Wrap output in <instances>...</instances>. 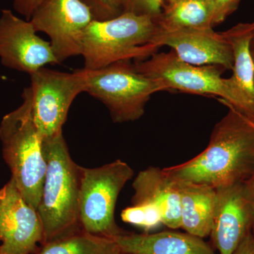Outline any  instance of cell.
<instances>
[{
	"mask_svg": "<svg viewBox=\"0 0 254 254\" xmlns=\"http://www.w3.org/2000/svg\"><path fill=\"white\" fill-rule=\"evenodd\" d=\"M219 100L229 111L214 127L207 148L186 163L163 169L175 181L217 189L246 183L254 175V127L244 114Z\"/></svg>",
	"mask_w": 254,
	"mask_h": 254,
	"instance_id": "cell-1",
	"label": "cell"
},
{
	"mask_svg": "<svg viewBox=\"0 0 254 254\" xmlns=\"http://www.w3.org/2000/svg\"><path fill=\"white\" fill-rule=\"evenodd\" d=\"M43 151L46 173L37 211L46 244L82 230L78 216L80 166L71 159L63 133L43 139Z\"/></svg>",
	"mask_w": 254,
	"mask_h": 254,
	"instance_id": "cell-2",
	"label": "cell"
},
{
	"mask_svg": "<svg viewBox=\"0 0 254 254\" xmlns=\"http://www.w3.org/2000/svg\"><path fill=\"white\" fill-rule=\"evenodd\" d=\"M23 103L5 115L0 123V141L11 180L23 198L35 209L41 200L46 173L43 138L37 128L31 110L28 88Z\"/></svg>",
	"mask_w": 254,
	"mask_h": 254,
	"instance_id": "cell-3",
	"label": "cell"
},
{
	"mask_svg": "<svg viewBox=\"0 0 254 254\" xmlns=\"http://www.w3.org/2000/svg\"><path fill=\"white\" fill-rule=\"evenodd\" d=\"M155 18L124 12L106 21H92L83 33L84 68L98 69L120 61H140L160 49L152 44Z\"/></svg>",
	"mask_w": 254,
	"mask_h": 254,
	"instance_id": "cell-4",
	"label": "cell"
},
{
	"mask_svg": "<svg viewBox=\"0 0 254 254\" xmlns=\"http://www.w3.org/2000/svg\"><path fill=\"white\" fill-rule=\"evenodd\" d=\"M138 72L160 83L165 91H178L220 97L247 118L253 111L231 77H222L225 68L215 65L195 66L180 59L173 50L157 53L144 60L135 61Z\"/></svg>",
	"mask_w": 254,
	"mask_h": 254,
	"instance_id": "cell-5",
	"label": "cell"
},
{
	"mask_svg": "<svg viewBox=\"0 0 254 254\" xmlns=\"http://www.w3.org/2000/svg\"><path fill=\"white\" fill-rule=\"evenodd\" d=\"M85 92L100 100L115 123L143 116L150 97L163 91L160 83L138 72L131 61H120L98 69H86Z\"/></svg>",
	"mask_w": 254,
	"mask_h": 254,
	"instance_id": "cell-6",
	"label": "cell"
},
{
	"mask_svg": "<svg viewBox=\"0 0 254 254\" xmlns=\"http://www.w3.org/2000/svg\"><path fill=\"white\" fill-rule=\"evenodd\" d=\"M133 176L131 167L121 160L99 168L80 166L78 216L83 231L112 239L123 233L115 222V206Z\"/></svg>",
	"mask_w": 254,
	"mask_h": 254,
	"instance_id": "cell-7",
	"label": "cell"
},
{
	"mask_svg": "<svg viewBox=\"0 0 254 254\" xmlns=\"http://www.w3.org/2000/svg\"><path fill=\"white\" fill-rule=\"evenodd\" d=\"M33 120L43 139L63 133L73 100L85 92L83 68L72 73L42 67L30 74Z\"/></svg>",
	"mask_w": 254,
	"mask_h": 254,
	"instance_id": "cell-8",
	"label": "cell"
},
{
	"mask_svg": "<svg viewBox=\"0 0 254 254\" xmlns=\"http://www.w3.org/2000/svg\"><path fill=\"white\" fill-rule=\"evenodd\" d=\"M95 18L81 0H41L29 20L35 31L43 32L58 64L81 55L83 33Z\"/></svg>",
	"mask_w": 254,
	"mask_h": 254,
	"instance_id": "cell-9",
	"label": "cell"
},
{
	"mask_svg": "<svg viewBox=\"0 0 254 254\" xmlns=\"http://www.w3.org/2000/svg\"><path fill=\"white\" fill-rule=\"evenodd\" d=\"M44 244L38 211L10 179L0 188V254H35Z\"/></svg>",
	"mask_w": 254,
	"mask_h": 254,
	"instance_id": "cell-10",
	"label": "cell"
},
{
	"mask_svg": "<svg viewBox=\"0 0 254 254\" xmlns=\"http://www.w3.org/2000/svg\"><path fill=\"white\" fill-rule=\"evenodd\" d=\"M30 21L9 9L0 16V61L6 67L28 74L58 64L50 42L36 34Z\"/></svg>",
	"mask_w": 254,
	"mask_h": 254,
	"instance_id": "cell-11",
	"label": "cell"
},
{
	"mask_svg": "<svg viewBox=\"0 0 254 254\" xmlns=\"http://www.w3.org/2000/svg\"><path fill=\"white\" fill-rule=\"evenodd\" d=\"M210 236L219 254H233L244 237L254 230V205L245 183L216 189Z\"/></svg>",
	"mask_w": 254,
	"mask_h": 254,
	"instance_id": "cell-12",
	"label": "cell"
},
{
	"mask_svg": "<svg viewBox=\"0 0 254 254\" xmlns=\"http://www.w3.org/2000/svg\"><path fill=\"white\" fill-rule=\"evenodd\" d=\"M152 44L160 48L170 47L180 59L190 64L233 69L231 46L223 33L214 31L213 28L168 30L157 26Z\"/></svg>",
	"mask_w": 254,
	"mask_h": 254,
	"instance_id": "cell-13",
	"label": "cell"
},
{
	"mask_svg": "<svg viewBox=\"0 0 254 254\" xmlns=\"http://www.w3.org/2000/svg\"><path fill=\"white\" fill-rule=\"evenodd\" d=\"M132 187L134 190L132 203L154 205L162 214L164 225L173 230L181 227L178 187L163 169L149 167L142 170L137 175Z\"/></svg>",
	"mask_w": 254,
	"mask_h": 254,
	"instance_id": "cell-14",
	"label": "cell"
},
{
	"mask_svg": "<svg viewBox=\"0 0 254 254\" xmlns=\"http://www.w3.org/2000/svg\"><path fill=\"white\" fill-rule=\"evenodd\" d=\"M114 240L123 253L131 254H217L200 237L189 233H122Z\"/></svg>",
	"mask_w": 254,
	"mask_h": 254,
	"instance_id": "cell-15",
	"label": "cell"
},
{
	"mask_svg": "<svg viewBox=\"0 0 254 254\" xmlns=\"http://www.w3.org/2000/svg\"><path fill=\"white\" fill-rule=\"evenodd\" d=\"M180 195L181 228L193 236L210 235L216 206V189L177 182Z\"/></svg>",
	"mask_w": 254,
	"mask_h": 254,
	"instance_id": "cell-16",
	"label": "cell"
},
{
	"mask_svg": "<svg viewBox=\"0 0 254 254\" xmlns=\"http://www.w3.org/2000/svg\"><path fill=\"white\" fill-rule=\"evenodd\" d=\"M231 46L233 55V74L235 84L248 102L254 118V62L252 57V40L254 38V21L240 23L222 32Z\"/></svg>",
	"mask_w": 254,
	"mask_h": 254,
	"instance_id": "cell-17",
	"label": "cell"
},
{
	"mask_svg": "<svg viewBox=\"0 0 254 254\" xmlns=\"http://www.w3.org/2000/svg\"><path fill=\"white\" fill-rule=\"evenodd\" d=\"M213 0H180L163 5L155 21L164 29H205L213 28Z\"/></svg>",
	"mask_w": 254,
	"mask_h": 254,
	"instance_id": "cell-18",
	"label": "cell"
},
{
	"mask_svg": "<svg viewBox=\"0 0 254 254\" xmlns=\"http://www.w3.org/2000/svg\"><path fill=\"white\" fill-rule=\"evenodd\" d=\"M114 239L83 230L45 244L35 254H121Z\"/></svg>",
	"mask_w": 254,
	"mask_h": 254,
	"instance_id": "cell-19",
	"label": "cell"
},
{
	"mask_svg": "<svg viewBox=\"0 0 254 254\" xmlns=\"http://www.w3.org/2000/svg\"><path fill=\"white\" fill-rule=\"evenodd\" d=\"M121 218L123 222L145 231L155 230L163 225L160 210L155 205L148 203H132L131 206L122 211Z\"/></svg>",
	"mask_w": 254,
	"mask_h": 254,
	"instance_id": "cell-20",
	"label": "cell"
},
{
	"mask_svg": "<svg viewBox=\"0 0 254 254\" xmlns=\"http://www.w3.org/2000/svg\"><path fill=\"white\" fill-rule=\"evenodd\" d=\"M91 9L95 20L106 21L123 13V0H81Z\"/></svg>",
	"mask_w": 254,
	"mask_h": 254,
	"instance_id": "cell-21",
	"label": "cell"
},
{
	"mask_svg": "<svg viewBox=\"0 0 254 254\" xmlns=\"http://www.w3.org/2000/svg\"><path fill=\"white\" fill-rule=\"evenodd\" d=\"M164 0H123L124 12L157 18L161 14Z\"/></svg>",
	"mask_w": 254,
	"mask_h": 254,
	"instance_id": "cell-22",
	"label": "cell"
},
{
	"mask_svg": "<svg viewBox=\"0 0 254 254\" xmlns=\"http://www.w3.org/2000/svg\"><path fill=\"white\" fill-rule=\"evenodd\" d=\"M242 0H213V27L223 23L238 9Z\"/></svg>",
	"mask_w": 254,
	"mask_h": 254,
	"instance_id": "cell-23",
	"label": "cell"
},
{
	"mask_svg": "<svg viewBox=\"0 0 254 254\" xmlns=\"http://www.w3.org/2000/svg\"><path fill=\"white\" fill-rule=\"evenodd\" d=\"M13 7L18 14L29 21L41 0H11Z\"/></svg>",
	"mask_w": 254,
	"mask_h": 254,
	"instance_id": "cell-24",
	"label": "cell"
},
{
	"mask_svg": "<svg viewBox=\"0 0 254 254\" xmlns=\"http://www.w3.org/2000/svg\"><path fill=\"white\" fill-rule=\"evenodd\" d=\"M233 254H254L253 232H249L234 252Z\"/></svg>",
	"mask_w": 254,
	"mask_h": 254,
	"instance_id": "cell-25",
	"label": "cell"
},
{
	"mask_svg": "<svg viewBox=\"0 0 254 254\" xmlns=\"http://www.w3.org/2000/svg\"><path fill=\"white\" fill-rule=\"evenodd\" d=\"M245 186L247 191H248L249 195H250L251 199H252L254 205V175L249 181L246 182Z\"/></svg>",
	"mask_w": 254,
	"mask_h": 254,
	"instance_id": "cell-26",
	"label": "cell"
},
{
	"mask_svg": "<svg viewBox=\"0 0 254 254\" xmlns=\"http://www.w3.org/2000/svg\"><path fill=\"white\" fill-rule=\"evenodd\" d=\"M178 1H180V0H164V5L172 4V3H175Z\"/></svg>",
	"mask_w": 254,
	"mask_h": 254,
	"instance_id": "cell-27",
	"label": "cell"
},
{
	"mask_svg": "<svg viewBox=\"0 0 254 254\" xmlns=\"http://www.w3.org/2000/svg\"><path fill=\"white\" fill-rule=\"evenodd\" d=\"M251 49H252V51H254V38L253 40H252V45H251Z\"/></svg>",
	"mask_w": 254,
	"mask_h": 254,
	"instance_id": "cell-28",
	"label": "cell"
},
{
	"mask_svg": "<svg viewBox=\"0 0 254 254\" xmlns=\"http://www.w3.org/2000/svg\"><path fill=\"white\" fill-rule=\"evenodd\" d=\"M252 57H253L254 62V51H252Z\"/></svg>",
	"mask_w": 254,
	"mask_h": 254,
	"instance_id": "cell-29",
	"label": "cell"
},
{
	"mask_svg": "<svg viewBox=\"0 0 254 254\" xmlns=\"http://www.w3.org/2000/svg\"><path fill=\"white\" fill-rule=\"evenodd\" d=\"M249 120H250L251 123H252V125H253V126L254 127V123H253V122H252V120H251L250 118H249Z\"/></svg>",
	"mask_w": 254,
	"mask_h": 254,
	"instance_id": "cell-30",
	"label": "cell"
},
{
	"mask_svg": "<svg viewBox=\"0 0 254 254\" xmlns=\"http://www.w3.org/2000/svg\"><path fill=\"white\" fill-rule=\"evenodd\" d=\"M250 120H252V121L253 122V123H254V118H252V119H250Z\"/></svg>",
	"mask_w": 254,
	"mask_h": 254,
	"instance_id": "cell-31",
	"label": "cell"
},
{
	"mask_svg": "<svg viewBox=\"0 0 254 254\" xmlns=\"http://www.w3.org/2000/svg\"><path fill=\"white\" fill-rule=\"evenodd\" d=\"M121 254H131L123 253H123H122Z\"/></svg>",
	"mask_w": 254,
	"mask_h": 254,
	"instance_id": "cell-32",
	"label": "cell"
},
{
	"mask_svg": "<svg viewBox=\"0 0 254 254\" xmlns=\"http://www.w3.org/2000/svg\"><path fill=\"white\" fill-rule=\"evenodd\" d=\"M253 235H254V230H253Z\"/></svg>",
	"mask_w": 254,
	"mask_h": 254,
	"instance_id": "cell-33",
	"label": "cell"
}]
</instances>
